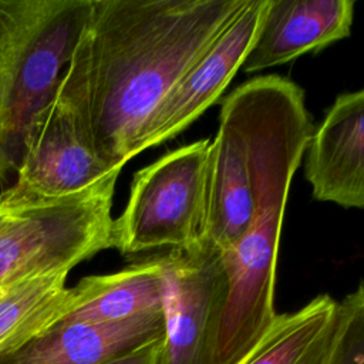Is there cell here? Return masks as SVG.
<instances>
[{"instance_id":"6da1fadb","label":"cell","mask_w":364,"mask_h":364,"mask_svg":"<svg viewBox=\"0 0 364 364\" xmlns=\"http://www.w3.org/2000/svg\"><path fill=\"white\" fill-rule=\"evenodd\" d=\"M247 0H88L55 95L108 169L141 154L156 111Z\"/></svg>"},{"instance_id":"7a4b0ae2","label":"cell","mask_w":364,"mask_h":364,"mask_svg":"<svg viewBox=\"0 0 364 364\" xmlns=\"http://www.w3.org/2000/svg\"><path fill=\"white\" fill-rule=\"evenodd\" d=\"M256 203L249 228L223 256L228 296L210 364H242L270 328L276 264L291 179L314 132L304 91L277 74L250 80Z\"/></svg>"},{"instance_id":"3957f363","label":"cell","mask_w":364,"mask_h":364,"mask_svg":"<svg viewBox=\"0 0 364 364\" xmlns=\"http://www.w3.org/2000/svg\"><path fill=\"white\" fill-rule=\"evenodd\" d=\"M88 0H0V182L55 95Z\"/></svg>"},{"instance_id":"277c9868","label":"cell","mask_w":364,"mask_h":364,"mask_svg":"<svg viewBox=\"0 0 364 364\" xmlns=\"http://www.w3.org/2000/svg\"><path fill=\"white\" fill-rule=\"evenodd\" d=\"M118 175L53 200L11 206L0 229V286L68 270L112 247V200Z\"/></svg>"},{"instance_id":"5b68a950","label":"cell","mask_w":364,"mask_h":364,"mask_svg":"<svg viewBox=\"0 0 364 364\" xmlns=\"http://www.w3.org/2000/svg\"><path fill=\"white\" fill-rule=\"evenodd\" d=\"M210 139H199L139 169L114 219L112 247L125 256L154 249L191 250L200 243Z\"/></svg>"},{"instance_id":"8992f818","label":"cell","mask_w":364,"mask_h":364,"mask_svg":"<svg viewBox=\"0 0 364 364\" xmlns=\"http://www.w3.org/2000/svg\"><path fill=\"white\" fill-rule=\"evenodd\" d=\"M159 256L165 331L156 364H210L228 296L223 256L203 243Z\"/></svg>"},{"instance_id":"52a82bcc","label":"cell","mask_w":364,"mask_h":364,"mask_svg":"<svg viewBox=\"0 0 364 364\" xmlns=\"http://www.w3.org/2000/svg\"><path fill=\"white\" fill-rule=\"evenodd\" d=\"M119 173L107 168L75 114L54 95L26 138L16 182L0 199L10 206L60 199Z\"/></svg>"},{"instance_id":"ba28073f","label":"cell","mask_w":364,"mask_h":364,"mask_svg":"<svg viewBox=\"0 0 364 364\" xmlns=\"http://www.w3.org/2000/svg\"><path fill=\"white\" fill-rule=\"evenodd\" d=\"M252 111V85L246 81L222 101L218 132L209 146L200 243L222 255L246 232L255 210Z\"/></svg>"},{"instance_id":"9c48e42d","label":"cell","mask_w":364,"mask_h":364,"mask_svg":"<svg viewBox=\"0 0 364 364\" xmlns=\"http://www.w3.org/2000/svg\"><path fill=\"white\" fill-rule=\"evenodd\" d=\"M267 6L269 0H247L162 102L144 135L141 151L175 138L219 100L253 47Z\"/></svg>"},{"instance_id":"30bf717a","label":"cell","mask_w":364,"mask_h":364,"mask_svg":"<svg viewBox=\"0 0 364 364\" xmlns=\"http://www.w3.org/2000/svg\"><path fill=\"white\" fill-rule=\"evenodd\" d=\"M304 176L316 200L364 209V88L340 94L314 128Z\"/></svg>"},{"instance_id":"8fae6325","label":"cell","mask_w":364,"mask_h":364,"mask_svg":"<svg viewBox=\"0 0 364 364\" xmlns=\"http://www.w3.org/2000/svg\"><path fill=\"white\" fill-rule=\"evenodd\" d=\"M353 0H269L242 70L256 73L317 51L350 34Z\"/></svg>"},{"instance_id":"7c38bea8","label":"cell","mask_w":364,"mask_h":364,"mask_svg":"<svg viewBox=\"0 0 364 364\" xmlns=\"http://www.w3.org/2000/svg\"><path fill=\"white\" fill-rule=\"evenodd\" d=\"M162 309L109 323H58L0 364H102L164 337Z\"/></svg>"},{"instance_id":"4fadbf2b","label":"cell","mask_w":364,"mask_h":364,"mask_svg":"<svg viewBox=\"0 0 364 364\" xmlns=\"http://www.w3.org/2000/svg\"><path fill=\"white\" fill-rule=\"evenodd\" d=\"M71 290V307L60 323H109L162 309V262L152 256L109 273L87 276Z\"/></svg>"},{"instance_id":"5bb4252c","label":"cell","mask_w":364,"mask_h":364,"mask_svg":"<svg viewBox=\"0 0 364 364\" xmlns=\"http://www.w3.org/2000/svg\"><path fill=\"white\" fill-rule=\"evenodd\" d=\"M338 301L320 294L301 309L277 314L267 333L242 364H328Z\"/></svg>"},{"instance_id":"9a60e30c","label":"cell","mask_w":364,"mask_h":364,"mask_svg":"<svg viewBox=\"0 0 364 364\" xmlns=\"http://www.w3.org/2000/svg\"><path fill=\"white\" fill-rule=\"evenodd\" d=\"M68 274L58 270L0 286V355L23 347L68 314Z\"/></svg>"},{"instance_id":"2e32d148","label":"cell","mask_w":364,"mask_h":364,"mask_svg":"<svg viewBox=\"0 0 364 364\" xmlns=\"http://www.w3.org/2000/svg\"><path fill=\"white\" fill-rule=\"evenodd\" d=\"M328 364H364V283L338 301L337 330Z\"/></svg>"},{"instance_id":"e0dca14e","label":"cell","mask_w":364,"mask_h":364,"mask_svg":"<svg viewBox=\"0 0 364 364\" xmlns=\"http://www.w3.org/2000/svg\"><path fill=\"white\" fill-rule=\"evenodd\" d=\"M161 343H162V337L148 341L102 364H156L159 350H161Z\"/></svg>"},{"instance_id":"ac0fdd59","label":"cell","mask_w":364,"mask_h":364,"mask_svg":"<svg viewBox=\"0 0 364 364\" xmlns=\"http://www.w3.org/2000/svg\"><path fill=\"white\" fill-rule=\"evenodd\" d=\"M11 210H13V208L9 203H6L3 199H0V229L3 228V225L7 220Z\"/></svg>"}]
</instances>
